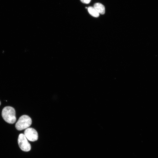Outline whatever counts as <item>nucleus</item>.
<instances>
[{
	"label": "nucleus",
	"mask_w": 158,
	"mask_h": 158,
	"mask_svg": "<svg viewBox=\"0 0 158 158\" xmlns=\"http://www.w3.org/2000/svg\"><path fill=\"white\" fill-rule=\"evenodd\" d=\"M2 116L6 122L10 124L14 123L16 121L15 110L11 107L7 106L3 109Z\"/></svg>",
	"instance_id": "nucleus-1"
},
{
	"label": "nucleus",
	"mask_w": 158,
	"mask_h": 158,
	"mask_svg": "<svg viewBox=\"0 0 158 158\" xmlns=\"http://www.w3.org/2000/svg\"><path fill=\"white\" fill-rule=\"evenodd\" d=\"M32 121L31 118L27 115L21 116L16 124L15 127L18 130L21 131L27 128L31 125Z\"/></svg>",
	"instance_id": "nucleus-2"
},
{
	"label": "nucleus",
	"mask_w": 158,
	"mask_h": 158,
	"mask_svg": "<svg viewBox=\"0 0 158 158\" xmlns=\"http://www.w3.org/2000/svg\"><path fill=\"white\" fill-rule=\"evenodd\" d=\"M18 141L19 146L22 151L28 152L31 150V145L24 134H21L19 135Z\"/></svg>",
	"instance_id": "nucleus-3"
},
{
	"label": "nucleus",
	"mask_w": 158,
	"mask_h": 158,
	"mask_svg": "<svg viewBox=\"0 0 158 158\" xmlns=\"http://www.w3.org/2000/svg\"><path fill=\"white\" fill-rule=\"evenodd\" d=\"M24 135L26 138L29 141L34 142L38 139V135L36 131L32 128H29L26 129L24 132Z\"/></svg>",
	"instance_id": "nucleus-4"
},
{
	"label": "nucleus",
	"mask_w": 158,
	"mask_h": 158,
	"mask_svg": "<svg viewBox=\"0 0 158 158\" xmlns=\"http://www.w3.org/2000/svg\"><path fill=\"white\" fill-rule=\"evenodd\" d=\"M93 8L99 14H104L105 13V7L102 4L96 3L94 4Z\"/></svg>",
	"instance_id": "nucleus-5"
},
{
	"label": "nucleus",
	"mask_w": 158,
	"mask_h": 158,
	"mask_svg": "<svg viewBox=\"0 0 158 158\" xmlns=\"http://www.w3.org/2000/svg\"><path fill=\"white\" fill-rule=\"evenodd\" d=\"M88 10L89 13L93 16L95 17L99 16V14L93 7H89L88 8Z\"/></svg>",
	"instance_id": "nucleus-6"
},
{
	"label": "nucleus",
	"mask_w": 158,
	"mask_h": 158,
	"mask_svg": "<svg viewBox=\"0 0 158 158\" xmlns=\"http://www.w3.org/2000/svg\"><path fill=\"white\" fill-rule=\"evenodd\" d=\"M80 1L83 3L88 4L90 3L91 0H80Z\"/></svg>",
	"instance_id": "nucleus-7"
},
{
	"label": "nucleus",
	"mask_w": 158,
	"mask_h": 158,
	"mask_svg": "<svg viewBox=\"0 0 158 158\" xmlns=\"http://www.w3.org/2000/svg\"><path fill=\"white\" fill-rule=\"evenodd\" d=\"M1 101H0V105H1Z\"/></svg>",
	"instance_id": "nucleus-8"
},
{
	"label": "nucleus",
	"mask_w": 158,
	"mask_h": 158,
	"mask_svg": "<svg viewBox=\"0 0 158 158\" xmlns=\"http://www.w3.org/2000/svg\"><path fill=\"white\" fill-rule=\"evenodd\" d=\"M86 9H88V8L87 7L86 8Z\"/></svg>",
	"instance_id": "nucleus-9"
}]
</instances>
